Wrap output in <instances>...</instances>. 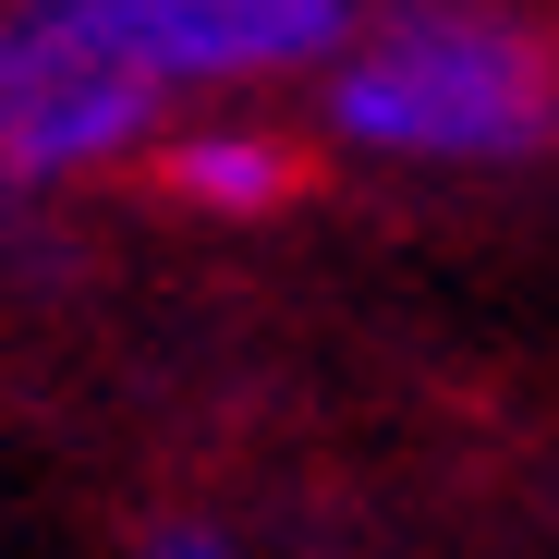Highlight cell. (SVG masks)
<instances>
[{
  "instance_id": "obj_3",
  "label": "cell",
  "mask_w": 559,
  "mask_h": 559,
  "mask_svg": "<svg viewBox=\"0 0 559 559\" xmlns=\"http://www.w3.org/2000/svg\"><path fill=\"white\" fill-rule=\"evenodd\" d=\"M158 146V85L61 37L37 0H0V182L49 195V182L122 170Z\"/></svg>"
},
{
  "instance_id": "obj_2",
  "label": "cell",
  "mask_w": 559,
  "mask_h": 559,
  "mask_svg": "<svg viewBox=\"0 0 559 559\" xmlns=\"http://www.w3.org/2000/svg\"><path fill=\"white\" fill-rule=\"evenodd\" d=\"M61 37L146 73L158 98H219V85H293L353 49V0H37Z\"/></svg>"
},
{
  "instance_id": "obj_1",
  "label": "cell",
  "mask_w": 559,
  "mask_h": 559,
  "mask_svg": "<svg viewBox=\"0 0 559 559\" xmlns=\"http://www.w3.org/2000/svg\"><path fill=\"white\" fill-rule=\"evenodd\" d=\"M317 122L353 158L402 170H511L559 146V73L547 49L487 13V0H390L365 13L353 49L317 73Z\"/></svg>"
},
{
  "instance_id": "obj_4",
  "label": "cell",
  "mask_w": 559,
  "mask_h": 559,
  "mask_svg": "<svg viewBox=\"0 0 559 559\" xmlns=\"http://www.w3.org/2000/svg\"><path fill=\"white\" fill-rule=\"evenodd\" d=\"M158 182L182 207H207V219H255V207L293 195V146L255 134V122H195V134L158 146Z\"/></svg>"
},
{
  "instance_id": "obj_5",
  "label": "cell",
  "mask_w": 559,
  "mask_h": 559,
  "mask_svg": "<svg viewBox=\"0 0 559 559\" xmlns=\"http://www.w3.org/2000/svg\"><path fill=\"white\" fill-rule=\"evenodd\" d=\"M134 559H243V535H231V523H195V511H170V523L134 535Z\"/></svg>"
}]
</instances>
